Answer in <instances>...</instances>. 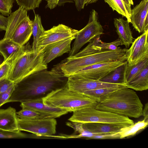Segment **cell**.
<instances>
[{"label": "cell", "mask_w": 148, "mask_h": 148, "mask_svg": "<svg viewBox=\"0 0 148 148\" xmlns=\"http://www.w3.org/2000/svg\"><path fill=\"white\" fill-rule=\"evenodd\" d=\"M67 80L68 77L64 76L58 66L49 71L36 72L14 83L8 103L43 98L53 91L65 87Z\"/></svg>", "instance_id": "1"}, {"label": "cell", "mask_w": 148, "mask_h": 148, "mask_svg": "<svg viewBox=\"0 0 148 148\" xmlns=\"http://www.w3.org/2000/svg\"><path fill=\"white\" fill-rule=\"evenodd\" d=\"M95 108L136 118L142 116L143 105L136 92L125 87L111 93L98 103Z\"/></svg>", "instance_id": "2"}, {"label": "cell", "mask_w": 148, "mask_h": 148, "mask_svg": "<svg viewBox=\"0 0 148 148\" xmlns=\"http://www.w3.org/2000/svg\"><path fill=\"white\" fill-rule=\"evenodd\" d=\"M128 50L119 47L115 50H103L82 57H68L58 66L64 76L68 77L73 73L94 64L119 60L126 61Z\"/></svg>", "instance_id": "3"}, {"label": "cell", "mask_w": 148, "mask_h": 148, "mask_svg": "<svg viewBox=\"0 0 148 148\" xmlns=\"http://www.w3.org/2000/svg\"><path fill=\"white\" fill-rule=\"evenodd\" d=\"M44 51L34 52L29 43L24 46L22 52L12 62L8 78L16 83L36 72L47 69L43 62Z\"/></svg>", "instance_id": "4"}, {"label": "cell", "mask_w": 148, "mask_h": 148, "mask_svg": "<svg viewBox=\"0 0 148 148\" xmlns=\"http://www.w3.org/2000/svg\"><path fill=\"white\" fill-rule=\"evenodd\" d=\"M42 99L45 105L68 112L87 108H95L98 103L83 94L69 90L66 86L53 91Z\"/></svg>", "instance_id": "5"}, {"label": "cell", "mask_w": 148, "mask_h": 148, "mask_svg": "<svg viewBox=\"0 0 148 148\" xmlns=\"http://www.w3.org/2000/svg\"><path fill=\"white\" fill-rule=\"evenodd\" d=\"M27 10L22 6L11 12L3 38H11L21 46L29 40L32 35V21L27 15Z\"/></svg>", "instance_id": "6"}, {"label": "cell", "mask_w": 148, "mask_h": 148, "mask_svg": "<svg viewBox=\"0 0 148 148\" xmlns=\"http://www.w3.org/2000/svg\"><path fill=\"white\" fill-rule=\"evenodd\" d=\"M68 120L83 123H95L115 124L125 127L134 124L133 121L129 117L94 108H85L73 112Z\"/></svg>", "instance_id": "7"}, {"label": "cell", "mask_w": 148, "mask_h": 148, "mask_svg": "<svg viewBox=\"0 0 148 148\" xmlns=\"http://www.w3.org/2000/svg\"><path fill=\"white\" fill-rule=\"evenodd\" d=\"M98 18L97 12L95 10H92L88 24L77 32L69 57L73 56L86 43L95 36L103 34V29L99 21Z\"/></svg>", "instance_id": "8"}, {"label": "cell", "mask_w": 148, "mask_h": 148, "mask_svg": "<svg viewBox=\"0 0 148 148\" xmlns=\"http://www.w3.org/2000/svg\"><path fill=\"white\" fill-rule=\"evenodd\" d=\"M18 129L32 133L36 136L51 137L56 132L55 118L25 119L17 118Z\"/></svg>", "instance_id": "9"}, {"label": "cell", "mask_w": 148, "mask_h": 148, "mask_svg": "<svg viewBox=\"0 0 148 148\" xmlns=\"http://www.w3.org/2000/svg\"><path fill=\"white\" fill-rule=\"evenodd\" d=\"M78 31L63 24L45 30L39 39L38 52L44 51L57 42L75 36Z\"/></svg>", "instance_id": "10"}, {"label": "cell", "mask_w": 148, "mask_h": 148, "mask_svg": "<svg viewBox=\"0 0 148 148\" xmlns=\"http://www.w3.org/2000/svg\"><path fill=\"white\" fill-rule=\"evenodd\" d=\"M66 86L70 90L81 94L101 88L126 87L124 85L104 82L75 75H71L68 77Z\"/></svg>", "instance_id": "11"}, {"label": "cell", "mask_w": 148, "mask_h": 148, "mask_svg": "<svg viewBox=\"0 0 148 148\" xmlns=\"http://www.w3.org/2000/svg\"><path fill=\"white\" fill-rule=\"evenodd\" d=\"M125 61L119 60L94 64L85 67L70 75H78L92 79L99 80L123 64Z\"/></svg>", "instance_id": "12"}, {"label": "cell", "mask_w": 148, "mask_h": 148, "mask_svg": "<svg viewBox=\"0 0 148 148\" xmlns=\"http://www.w3.org/2000/svg\"><path fill=\"white\" fill-rule=\"evenodd\" d=\"M148 29L143 32L133 42L128 50L126 61L128 64H135L148 58Z\"/></svg>", "instance_id": "13"}, {"label": "cell", "mask_w": 148, "mask_h": 148, "mask_svg": "<svg viewBox=\"0 0 148 148\" xmlns=\"http://www.w3.org/2000/svg\"><path fill=\"white\" fill-rule=\"evenodd\" d=\"M21 103L20 106L22 108L32 110L46 114L51 118H58L68 113L59 108L45 105L43 103L42 98Z\"/></svg>", "instance_id": "14"}, {"label": "cell", "mask_w": 148, "mask_h": 148, "mask_svg": "<svg viewBox=\"0 0 148 148\" xmlns=\"http://www.w3.org/2000/svg\"><path fill=\"white\" fill-rule=\"evenodd\" d=\"M75 36L60 41L53 44L44 50L43 62L47 64L55 58L65 53L69 52L71 44L75 39Z\"/></svg>", "instance_id": "15"}, {"label": "cell", "mask_w": 148, "mask_h": 148, "mask_svg": "<svg viewBox=\"0 0 148 148\" xmlns=\"http://www.w3.org/2000/svg\"><path fill=\"white\" fill-rule=\"evenodd\" d=\"M148 14V0H142L140 3L131 9L130 23L136 31L143 33L144 30V21Z\"/></svg>", "instance_id": "16"}, {"label": "cell", "mask_w": 148, "mask_h": 148, "mask_svg": "<svg viewBox=\"0 0 148 148\" xmlns=\"http://www.w3.org/2000/svg\"><path fill=\"white\" fill-rule=\"evenodd\" d=\"M16 112L15 109L11 106L5 109H0V131L19 130Z\"/></svg>", "instance_id": "17"}, {"label": "cell", "mask_w": 148, "mask_h": 148, "mask_svg": "<svg viewBox=\"0 0 148 148\" xmlns=\"http://www.w3.org/2000/svg\"><path fill=\"white\" fill-rule=\"evenodd\" d=\"M129 23L127 20H125L122 18L114 19V25L121 45H125L126 48H129L133 42L132 32Z\"/></svg>", "instance_id": "18"}, {"label": "cell", "mask_w": 148, "mask_h": 148, "mask_svg": "<svg viewBox=\"0 0 148 148\" xmlns=\"http://www.w3.org/2000/svg\"><path fill=\"white\" fill-rule=\"evenodd\" d=\"M24 45L21 46L11 38H3L0 40V52L2 54L4 61L8 58L13 60L22 51Z\"/></svg>", "instance_id": "19"}, {"label": "cell", "mask_w": 148, "mask_h": 148, "mask_svg": "<svg viewBox=\"0 0 148 148\" xmlns=\"http://www.w3.org/2000/svg\"><path fill=\"white\" fill-rule=\"evenodd\" d=\"M83 128L96 134H107L117 132L125 127L117 124L95 123H83Z\"/></svg>", "instance_id": "20"}, {"label": "cell", "mask_w": 148, "mask_h": 148, "mask_svg": "<svg viewBox=\"0 0 148 148\" xmlns=\"http://www.w3.org/2000/svg\"><path fill=\"white\" fill-rule=\"evenodd\" d=\"M126 61L99 80L104 82L125 86V73Z\"/></svg>", "instance_id": "21"}, {"label": "cell", "mask_w": 148, "mask_h": 148, "mask_svg": "<svg viewBox=\"0 0 148 148\" xmlns=\"http://www.w3.org/2000/svg\"><path fill=\"white\" fill-rule=\"evenodd\" d=\"M125 85L127 87L136 91L147 90L148 88V65Z\"/></svg>", "instance_id": "22"}, {"label": "cell", "mask_w": 148, "mask_h": 148, "mask_svg": "<svg viewBox=\"0 0 148 148\" xmlns=\"http://www.w3.org/2000/svg\"><path fill=\"white\" fill-rule=\"evenodd\" d=\"M45 31L41 23L40 16L35 13L34 20L32 21V34L33 42L32 49L34 52H38V42L40 37Z\"/></svg>", "instance_id": "23"}, {"label": "cell", "mask_w": 148, "mask_h": 148, "mask_svg": "<svg viewBox=\"0 0 148 148\" xmlns=\"http://www.w3.org/2000/svg\"><path fill=\"white\" fill-rule=\"evenodd\" d=\"M148 65V58L143 59L135 64L130 65L127 64L125 76V85Z\"/></svg>", "instance_id": "24"}, {"label": "cell", "mask_w": 148, "mask_h": 148, "mask_svg": "<svg viewBox=\"0 0 148 148\" xmlns=\"http://www.w3.org/2000/svg\"><path fill=\"white\" fill-rule=\"evenodd\" d=\"M123 87H125L101 88L86 91L82 94L99 103L102 101L111 93L119 88Z\"/></svg>", "instance_id": "25"}, {"label": "cell", "mask_w": 148, "mask_h": 148, "mask_svg": "<svg viewBox=\"0 0 148 148\" xmlns=\"http://www.w3.org/2000/svg\"><path fill=\"white\" fill-rule=\"evenodd\" d=\"M148 125V122L143 120L129 126L123 127L118 132L120 135V139L134 136L139 131L145 128Z\"/></svg>", "instance_id": "26"}, {"label": "cell", "mask_w": 148, "mask_h": 148, "mask_svg": "<svg viewBox=\"0 0 148 148\" xmlns=\"http://www.w3.org/2000/svg\"><path fill=\"white\" fill-rule=\"evenodd\" d=\"M17 118L25 119H36L51 118L48 116L36 111L26 108L16 112Z\"/></svg>", "instance_id": "27"}, {"label": "cell", "mask_w": 148, "mask_h": 148, "mask_svg": "<svg viewBox=\"0 0 148 148\" xmlns=\"http://www.w3.org/2000/svg\"><path fill=\"white\" fill-rule=\"evenodd\" d=\"M113 11H115L123 16L126 17L127 20L130 23V16L126 10L121 0H104Z\"/></svg>", "instance_id": "28"}, {"label": "cell", "mask_w": 148, "mask_h": 148, "mask_svg": "<svg viewBox=\"0 0 148 148\" xmlns=\"http://www.w3.org/2000/svg\"><path fill=\"white\" fill-rule=\"evenodd\" d=\"M33 137L34 136L22 132L19 130L11 131H0V138H23Z\"/></svg>", "instance_id": "29"}, {"label": "cell", "mask_w": 148, "mask_h": 148, "mask_svg": "<svg viewBox=\"0 0 148 148\" xmlns=\"http://www.w3.org/2000/svg\"><path fill=\"white\" fill-rule=\"evenodd\" d=\"M42 0H15L18 5L23 7L27 11L38 8Z\"/></svg>", "instance_id": "30"}, {"label": "cell", "mask_w": 148, "mask_h": 148, "mask_svg": "<svg viewBox=\"0 0 148 148\" xmlns=\"http://www.w3.org/2000/svg\"><path fill=\"white\" fill-rule=\"evenodd\" d=\"M120 45H121V42L119 38L109 43L103 42L100 40L97 45L98 47L101 51L115 50L117 49Z\"/></svg>", "instance_id": "31"}, {"label": "cell", "mask_w": 148, "mask_h": 148, "mask_svg": "<svg viewBox=\"0 0 148 148\" xmlns=\"http://www.w3.org/2000/svg\"><path fill=\"white\" fill-rule=\"evenodd\" d=\"M15 0H0V12L4 16H8Z\"/></svg>", "instance_id": "32"}, {"label": "cell", "mask_w": 148, "mask_h": 148, "mask_svg": "<svg viewBox=\"0 0 148 148\" xmlns=\"http://www.w3.org/2000/svg\"><path fill=\"white\" fill-rule=\"evenodd\" d=\"M12 62L7 59L0 65V79L8 77L11 68Z\"/></svg>", "instance_id": "33"}, {"label": "cell", "mask_w": 148, "mask_h": 148, "mask_svg": "<svg viewBox=\"0 0 148 148\" xmlns=\"http://www.w3.org/2000/svg\"><path fill=\"white\" fill-rule=\"evenodd\" d=\"M15 83L5 92L0 93V107L7 103L14 90Z\"/></svg>", "instance_id": "34"}, {"label": "cell", "mask_w": 148, "mask_h": 148, "mask_svg": "<svg viewBox=\"0 0 148 148\" xmlns=\"http://www.w3.org/2000/svg\"><path fill=\"white\" fill-rule=\"evenodd\" d=\"M93 139H120V135L118 132L102 134H96L91 138Z\"/></svg>", "instance_id": "35"}, {"label": "cell", "mask_w": 148, "mask_h": 148, "mask_svg": "<svg viewBox=\"0 0 148 148\" xmlns=\"http://www.w3.org/2000/svg\"><path fill=\"white\" fill-rule=\"evenodd\" d=\"M14 83L7 77L0 79V93L7 90Z\"/></svg>", "instance_id": "36"}, {"label": "cell", "mask_w": 148, "mask_h": 148, "mask_svg": "<svg viewBox=\"0 0 148 148\" xmlns=\"http://www.w3.org/2000/svg\"><path fill=\"white\" fill-rule=\"evenodd\" d=\"M8 18L0 14V30L5 31L7 27Z\"/></svg>", "instance_id": "37"}, {"label": "cell", "mask_w": 148, "mask_h": 148, "mask_svg": "<svg viewBox=\"0 0 148 148\" xmlns=\"http://www.w3.org/2000/svg\"><path fill=\"white\" fill-rule=\"evenodd\" d=\"M124 5L125 8L130 16L131 10V5H133V0H121Z\"/></svg>", "instance_id": "38"}, {"label": "cell", "mask_w": 148, "mask_h": 148, "mask_svg": "<svg viewBox=\"0 0 148 148\" xmlns=\"http://www.w3.org/2000/svg\"><path fill=\"white\" fill-rule=\"evenodd\" d=\"M74 2L77 9L78 11H80L84 9L85 5L84 0H74Z\"/></svg>", "instance_id": "39"}, {"label": "cell", "mask_w": 148, "mask_h": 148, "mask_svg": "<svg viewBox=\"0 0 148 148\" xmlns=\"http://www.w3.org/2000/svg\"><path fill=\"white\" fill-rule=\"evenodd\" d=\"M59 0H47L46 7L50 9H53L57 5Z\"/></svg>", "instance_id": "40"}, {"label": "cell", "mask_w": 148, "mask_h": 148, "mask_svg": "<svg viewBox=\"0 0 148 148\" xmlns=\"http://www.w3.org/2000/svg\"><path fill=\"white\" fill-rule=\"evenodd\" d=\"M142 116L144 117V120L146 122H148V104L147 103L143 108L142 111Z\"/></svg>", "instance_id": "41"}, {"label": "cell", "mask_w": 148, "mask_h": 148, "mask_svg": "<svg viewBox=\"0 0 148 148\" xmlns=\"http://www.w3.org/2000/svg\"><path fill=\"white\" fill-rule=\"evenodd\" d=\"M74 2V0H59L57 5L61 6L67 3H72Z\"/></svg>", "instance_id": "42"}, {"label": "cell", "mask_w": 148, "mask_h": 148, "mask_svg": "<svg viewBox=\"0 0 148 148\" xmlns=\"http://www.w3.org/2000/svg\"><path fill=\"white\" fill-rule=\"evenodd\" d=\"M144 26L145 32L148 29V14L147 15L145 19Z\"/></svg>", "instance_id": "43"}, {"label": "cell", "mask_w": 148, "mask_h": 148, "mask_svg": "<svg viewBox=\"0 0 148 148\" xmlns=\"http://www.w3.org/2000/svg\"><path fill=\"white\" fill-rule=\"evenodd\" d=\"M98 0H84L85 4L87 5L89 4L96 2Z\"/></svg>", "instance_id": "44"}, {"label": "cell", "mask_w": 148, "mask_h": 148, "mask_svg": "<svg viewBox=\"0 0 148 148\" xmlns=\"http://www.w3.org/2000/svg\"><path fill=\"white\" fill-rule=\"evenodd\" d=\"M4 61V58L2 54L0 52V65L2 64Z\"/></svg>", "instance_id": "45"}, {"label": "cell", "mask_w": 148, "mask_h": 148, "mask_svg": "<svg viewBox=\"0 0 148 148\" xmlns=\"http://www.w3.org/2000/svg\"></svg>", "instance_id": "46"}]
</instances>
